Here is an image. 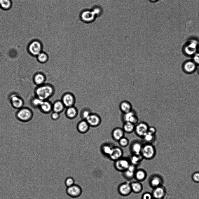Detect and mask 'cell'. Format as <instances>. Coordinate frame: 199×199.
<instances>
[{
    "label": "cell",
    "instance_id": "7",
    "mask_svg": "<svg viewBox=\"0 0 199 199\" xmlns=\"http://www.w3.org/2000/svg\"><path fill=\"white\" fill-rule=\"evenodd\" d=\"M198 67L191 59H188L183 62L181 66V69L185 74H191L197 71Z\"/></svg>",
    "mask_w": 199,
    "mask_h": 199
},
{
    "label": "cell",
    "instance_id": "8",
    "mask_svg": "<svg viewBox=\"0 0 199 199\" xmlns=\"http://www.w3.org/2000/svg\"><path fill=\"white\" fill-rule=\"evenodd\" d=\"M43 46L39 40H35L31 42L28 48L30 53L34 56H37L42 51Z\"/></svg>",
    "mask_w": 199,
    "mask_h": 199
},
{
    "label": "cell",
    "instance_id": "27",
    "mask_svg": "<svg viewBox=\"0 0 199 199\" xmlns=\"http://www.w3.org/2000/svg\"><path fill=\"white\" fill-rule=\"evenodd\" d=\"M119 108L123 114L132 111V106L131 104L127 101L121 102L119 105Z\"/></svg>",
    "mask_w": 199,
    "mask_h": 199
},
{
    "label": "cell",
    "instance_id": "33",
    "mask_svg": "<svg viewBox=\"0 0 199 199\" xmlns=\"http://www.w3.org/2000/svg\"><path fill=\"white\" fill-rule=\"evenodd\" d=\"M92 112L90 108L88 107L84 108L82 109L80 112V117L81 119L86 120Z\"/></svg>",
    "mask_w": 199,
    "mask_h": 199
},
{
    "label": "cell",
    "instance_id": "45",
    "mask_svg": "<svg viewBox=\"0 0 199 199\" xmlns=\"http://www.w3.org/2000/svg\"><path fill=\"white\" fill-rule=\"evenodd\" d=\"M60 114L58 113L53 111L50 115V118L53 121H57L60 118Z\"/></svg>",
    "mask_w": 199,
    "mask_h": 199
},
{
    "label": "cell",
    "instance_id": "20",
    "mask_svg": "<svg viewBox=\"0 0 199 199\" xmlns=\"http://www.w3.org/2000/svg\"><path fill=\"white\" fill-rule=\"evenodd\" d=\"M78 114V109L75 106L66 108L65 114L66 117L68 119H74L77 117Z\"/></svg>",
    "mask_w": 199,
    "mask_h": 199
},
{
    "label": "cell",
    "instance_id": "16",
    "mask_svg": "<svg viewBox=\"0 0 199 199\" xmlns=\"http://www.w3.org/2000/svg\"><path fill=\"white\" fill-rule=\"evenodd\" d=\"M38 109L44 114H49L53 111V103L49 100H42Z\"/></svg>",
    "mask_w": 199,
    "mask_h": 199
},
{
    "label": "cell",
    "instance_id": "49",
    "mask_svg": "<svg viewBox=\"0 0 199 199\" xmlns=\"http://www.w3.org/2000/svg\"><path fill=\"white\" fill-rule=\"evenodd\" d=\"M153 199H154V198H153Z\"/></svg>",
    "mask_w": 199,
    "mask_h": 199
},
{
    "label": "cell",
    "instance_id": "36",
    "mask_svg": "<svg viewBox=\"0 0 199 199\" xmlns=\"http://www.w3.org/2000/svg\"><path fill=\"white\" fill-rule=\"evenodd\" d=\"M155 136V135L147 132L143 137V138L146 143H151L154 139Z\"/></svg>",
    "mask_w": 199,
    "mask_h": 199
},
{
    "label": "cell",
    "instance_id": "31",
    "mask_svg": "<svg viewBox=\"0 0 199 199\" xmlns=\"http://www.w3.org/2000/svg\"><path fill=\"white\" fill-rule=\"evenodd\" d=\"M131 164L137 166L143 159L141 155L132 154L129 158Z\"/></svg>",
    "mask_w": 199,
    "mask_h": 199
},
{
    "label": "cell",
    "instance_id": "38",
    "mask_svg": "<svg viewBox=\"0 0 199 199\" xmlns=\"http://www.w3.org/2000/svg\"><path fill=\"white\" fill-rule=\"evenodd\" d=\"M118 142L119 145L123 147H126L129 143V141L128 139L124 136Z\"/></svg>",
    "mask_w": 199,
    "mask_h": 199
},
{
    "label": "cell",
    "instance_id": "9",
    "mask_svg": "<svg viewBox=\"0 0 199 199\" xmlns=\"http://www.w3.org/2000/svg\"><path fill=\"white\" fill-rule=\"evenodd\" d=\"M61 100L66 108L75 106L76 100L74 95L70 92H67L62 95Z\"/></svg>",
    "mask_w": 199,
    "mask_h": 199
},
{
    "label": "cell",
    "instance_id": "48",
    "mask_svg": "<svg viewBox=\"0 0 199 199\" xmlns=\"http://www.w3.org/2000/svg\"><path fill=\"white\" fill-rule=\"evenodd\" d=\"M149 0L151 2H154L156 1L157 0Z\"/></svg>",
    "mask_w": 199,
    "mask_h": 199
},
{
    "label": "cell",
    "instance_id": "4",
    "mask_svg": "<svg viewBox=\"0 0 199 199\" xmlns=\"http://www.w3.org/2000/svg\"><path fill=\"white\" fill-rule=\"evenodd\" d=\"M156 154L155 147L151 143H146L143 144L141 155L143 159L151 160L155 157Z\"/></svg>",
    "mask_w": 199,
    "mask_h": 199
},
{
    "label": "cell",
    "instance_id": "11",
    "mask_svg": "<svg viewBox=\"0 0 199 199\" xmlns=\"http://www.w3.org/2000/svg\"><path fill=\"white\" fill-rule=\"evenodd\" d=\"M82 192V188L79 185L74 184L67 187L66 192L68 195L72 198H77L79 197Z\"/></svg>",
    "mask_w": 199,
    "mask_h": 199
},
{
    "label": "cell",
    "instance_id": "18",
    "mask_svg": "<svg viewBox=\"0 0 199 199\" xmlns=\"http://www.w3.org/2000/svg\"><path fill=\"white\" fill-rule=\"evenodd\" d=\"M123 154L122 149L118 146L113 147L112 152L108 156L111 160L115 161L123 157Z\"/></svg>",
    "mask_w": 199,
    "mask_h": 199
},
{
    "label": "cell",
    "instance_id": "25",
    "mask_svg": "<svg viewBox=\"0 0 199 199\" xmlns=\"http://www.w3.org/2000/svg\"><path fill=\"white\" fill-rule=\"evenodd\" d=\"M46 77L45 75L42 73H38L35 74L34 77V81L35 84L38 86L44 84Z\"/></svg>",
    "mask_w": 199,
    "mask_h": 199
},
{
    "label": "cell",
    "instance_id": "22",
    "mask_svg": "<svg viewBox=\"0 0 199 199\" xmlns=\"http://www.w3.org/2000/svg\"><path fill=\"white\" fill-rule=\"evenodd\" d=\"M147 177L146 171L142 169H137L136 170L134 176L136 181L141 182L144 181Z\"/></svg>",
    "mask_w": 199,
    "mask_h": 199
},
{
    "label": "cell",
    "instance_id": "34",
    "mask_svg": "<svg viewBox=\"0 0 199 199\" xmlns=\"http://www.w3.org/2000/svg\"><path fill=\"white\" fill-rule=\"evenodd\" d=\"M37 57L38 61L41 63H46L49 59V57L47 54L42 51L37 56Z\"/></svg>",
    "mask_w": 199,
    "mask_h": 199
},
{
    "label": "cell",
    "instance_id": "32",
    "mask_svg": "<svg viewBox=\"0 0 199 199\" xmlns=\"http://www.w3.org/2000/svg\"><path fill=\"white\" fill-rule=\"evenodd\" d=\"M11 0H0V8L4 10H8L12 6Z\"/></svg>",
    "mask_w": 199,
    "mask_h": 199
},
{
    "label": "cell",
    "instance_id": "37",
    "mask_svg": "<svg viewBox=\"0 0 199 199\" xmlns=\"http://www.w3.org/2000/svg\"><path fill=\"white\" fill-rule=\"evenodd\" d=\"M42 101L39 98L36 97L32 100L31 101V105L34 108H38Z\"/></svg>",
    "mask_w": 199,
    "mask_h": 199
},
{
    "label": "cell",
    "instance_id": "46",
    "mask_svg": "<svg viewBox=\"0 0 199 199\" xmlns=\"http://www.w3.org/2000/svg\"><path fill=\"white\" fill-rule=\"evenodd\" d=\"M156 131V129L154 127L150 126L149 127L148 132L152 135H155Z\"/></svg>",
    "mask_w": 199,
    "mask_h": 199
},
{
    "label": "cell",
    "instance_id": "17",
    "mask_svg": "<svg viewBox=\"0 0 199 199\" xmlns=\"http://www.w3.org/2000/svg\"><path fill=\"white\" fill-rule=\"evenodd\" d=\"M10 102L13 108L18 110L23 107L24 105L23 100L16 95L13 94L11 96Z\"/></svg>",
    "mask_w": 199,
    "mask_h": 199
},
{
    "label": "cell",
    "instance_id": "39",
    "mask_svg": "<svg viewBox=\"0 0 199 199\" xmlns=\"http://www.w3.org/2000/svg\"><path fill=\"white\" fill-rule=\"evenodd\" d=\"M64 183L67 187H69L75 184V180L72 177H68L66 179Z\"/></svg>",
    "mask_w": 199,
    "mask_h": 199
},
{
    "label": "cell",
    "instance_id": "40",
    "mask_svg": "<svg viewBox=\"0 0 199 199\" xmlns=\"http://www.w3.org/2000/svg\"><path fill=\"white\" fill-rule=\"evenodd\" d=\"M138 121L139 119L138 117L135 113L130 117L128 122H129L135 125L138 123Z\"/></svg>",
    "mask_w": 199,
    "mask_h": 199
},
{
    "label": "cell",
    "instance_id": "44",
    "mask_svg": "<svg viewBox=\"0 0 199 199\" xmlns=\"http://www.w3.org/2000/svg\"><path fill=\"white\" fill-rule=\"evenodd\" d=\"M153 198L151 193L149 192L144 193L142 195L141 199H153Z\"/></svg>",
    "mask_w": 199,
    "mask_h": 199
},
{
    "label": "cell",
    "instance_id": "42",
    "mask_svg": "<svg viewBox=\"0 0 199 199\" xmlns=\"http://www.w3.org/2000/svg\"><path fill=\"white\" fill-rule=\"evenodd\" d=\"M135 113V112L132 110L130 112L123 114V118L124 122H128L130 117Z\"/></svg>",
    "mask_w": 199,
    "mask_h": 199
},
{
    "label": "cell",
    "instance_id": "28",
    "mask_svg": "<svg viewBox=\"0 0 199 199\" xmlns=\"http://www.w3.org/2000/svg\"><path fill=\"white\" fill-rule=\"evenodd\" d=\"M132 192L138 194L141 193L143 189V186L141 182L136 181L130 183Z\"/></svg>",
    "mask_w": 199,
    "mask_h": 199
},
{
    "label": "cell",
    "instance_id": "14",
    "mask_svg": "<svg viewBox=\"0 0 199 199\" xmlns=\"http://www.w3.org/2000/svg\"><path fill=\"white\" fill-rule=\"evenodd\" d=\"M117 191L121 195L127 196L132 192L130 183L124 182L120 184L118 186Z\"/></svg>",
    "mask_w": 199,
    "mask_h": 199
},
{
    "label": "cell",
    "instance_id": "43",
    "mask_svg": "<svg viewBox=\"0 0 199 199\" xmlns=\"http://www.w3.org/2000/svg\"><path fill=\"white\" fill-rule=\"evenodd\" d=\"M192 179L193 181L196 183H199V172H195L192 175Z\"/></svg>",
    "mask_w": 199,
    "mask_h": 199
},
{
    "label": "cell",
    "instance_id": "12",
    "mask_svg": "<svg viewBox=\"0 0 199 199\" xmlns=\"http://www.w3.org/2000/svg\"><path fill=\"white\" fill-rule=\"evenodd\" d=\"M149 127L145 122L138 123L135 125L134 132L137 136L143 138L148 132Z\"/></svg>",
    "mask_w": 199,
    "mask_h": 199
},
{
    "label": "cell",
    "instance_id": "30",
    "mask_svg": "<svg viewBox=\"0 0 199 199\" xmlns=\"http://www.w3.org/2000/svg\"><path fill=\"white\" fill-rule=\"evenodd\" d=\"M135 125L129 122H124L123 129L125 132L130 133L134 131Z\"/></svg>",
    "mask_w": 199,
    "mask_h": 199
},
{
    "label": "cell",
    "instance_id": "2",
    "mask_svg": "<svg viewBox=\"0 0 199 199\" xmlns=\"http://www.w3.org/2000/svg\"><path fill=\"white\" fill-rule=\"evenodd\" d=\"M181 50L184 55L191 58L199 51V41L195 39L191 40L183 46Z\"/></svg>",
    "mask_w": 199,
    "mask_h": 199
},
{
    "label": "cell",
    "instance_id": "15",
    "mask_svg": "<svg viewBox=\"0 0 199 199\" xmlns=\"http://www.w3.org/2000/svg\"><path fill=\"white\" fill-rule=\"evenodd\" d=\"M151 193L153 198L163 199L166 195V190L165 187L162 185L153 188Z\"/></svg>",
    "mask_w": 199,
    "mask_h": 199
},
{
    "label": "cell",
    "instance_id": "10",
    "mask_svg": "<svg viewBox=\"0 0 199 199\" xmlns=\"http://www.w3.org/2000/svg\"><path fill=\"white\" fill-rule=\"evenodd\" d=\"M164 180L160 175L154 174L149 177V183L150 186L152 188L163 185Z\"/></svg>",
    "mask_w": 199,
    "mask_h": 199
},
{
    "label": "cell",
    "instance_id": "6",
    "mask_svg": "<svg viewBox=\"0 0 199 199\" xmlns=\"http://www.w3.org/2000/svg\"><path fill=\"white\" fill-rule=\"evenodd\" d=\"M81 20L86 23H90L94 22L97 17L91 9H85L82 11L80 15Z\"/></svg>",
    "mask_w": 199,
    "mask_h": 199
},
{
    "label": "cell",
    "instance_id": "35",
    "mask_svg": "<svg viewBox=\"0 0 199 199\" xmlns=\"http://www.w3.org/2000/svg\"><path fill=\"white\" fill-rule=\"evenodd\" d=\"M91 10L93 12L97 17V18L100 16L102 13V9L99 5L94 6Z\"/></svg>",
    "mask_w": 199,
    "mask_h": 199
},
{
    "label": "cell",
    "instance_id": "13",
    "mask_svg": "<svg viewBox=\"0 0 199 199\" xmlns=\"http://www.w3.org/2000/svg\"><path fill=\"white\" fill-rule=\"evenodd\" d=\"M90 127H96L99 126L102 122L100 116L97 114L91 113L86 119Z\"/></svg>",
    "mask_w": 199,
    "mask_h": 199
},
{
    "label": "cell",
    "instance_id": "29",
    "mask_svg": "<svg viewBox=\"0 0 199 199\" xmlns=\"http://www.w3.org/2000/svg\"><path fill=\"white\" fill-rule=\"evenodd\" d=\"M113 147L109 144L104 143L101 146L100 150L103 154L108 157L112 152Z\"/></svg>",
    "mask_w": 199,
    "mask_h": 199
},
{
    "label": "cell",
    "instance_id": "41",
    "mask_svg": "<svg viewBox=\"0 0 199 199\" xmlns=\"http://www.w3.org/2000/svg\"><path fill=\"white\" fill-rule=\"evenodd\" d=\"M191 58L197 65L199 66V51L195 53Z\"/></svg>",
    "mask_w": 199,
    "mask_h": 199
},
{
    "label": "cell",
    "instance_id": "1",
    "mask_svg": "<svg viewBox=\"0 0 199 199\" xmlns=\"http://www.w3.org/2000/svg\"><path fill=\"white\" fill-rule=\"evenodd\" d=\"M35 92L36 97L42 100H48L54 95L55 89L52 84L45 83L38 86Z\"/></svg>",
    "mask_w": 199,
    "mask_h": 199
},
{
    "label": "cell",
    "instance_id": "47",
    "mask_svg": "<svg viewBox=\"0 0 199 199\" xmlns=\"http://www.w3.org/2000/svg\"><path fill=\"white\" fill-rule=\"evenodd\" d=\"M197 73L199 76V66L198 67V68L197 69Z\"/></svg>",
    "mask_w": 199,
    "mask_h": 199
},
{
    "label": "cell",
    "instance_id": "21",
    "mask_svg": "<svg viewBox=\"0 0 199 199\" xmlns=\"http://www.w3.org/2000/svg\"><path fill=\"white\" fill-rule=\"evenodd\" d=\"M137 166L131 164L127 169L122 172L123 177L129 180L134 178L135 173L137 169Z\"/></svg>",
    "mask_w": 199,
    "mask_h": 199
},
{
    "label": "cell",
    "instance_id": "19",
    "mask_svg": "<svg viewBox=\"0 0 199 199\" xmlns=\"http://www.w3.org/2000/svg\"><path fill=\"white\" fill-rule=\"evenodd\" d=\"M90 127L86 120L82 119L77 124L76 129L79 132L85 134L88 131Z\"/></svg>",
    "mask_w": 199,
    "mask_h": 199
},
{
    "label": "cell",
    "instance_id": "3",
    "mask_svg": "<svg viewBox=\"0 0 199 199\" xmlns=\"http://www.w3.org/2000/svg\"><path fill=\"white\" fill-rule=\"evenodd\" d=\"M33 113L32 110L29 107H23L18 109L15 114L17 118L22 122H27L32 118Z\"/></svg>",
    "mask_w": 199,
    "mask_h": 199
},
{
    "label": "cell",
    "instance_id": "23",
    "mask_svg": "<svg viewBox=\"0 0 199 199\" xmlns=\"http://www.w3.org/2000/svg\"><path fill=\"white\" fill-rule=\"evenodd\" d=\"M125 133L123 128L117 127L112 130L111 136L114 140L118 142L124 136Z\"/></svg>",
    "mask_w": 199,
    "mask_h": 199
},
{
    "label": "cell",
    "instance_id": "5",
    "mask_svg": "<svg viewBox=\"0 0 199 199\" xmlns=\"http://www.w3.org/2000/svg\"><path fill=\"white\" fill-rule=\"evenodd\" d=\"M131 164L129 158L123 157L114 161V166L117 171L122 173L127 169Z\"/></svg>",
    "mask_w": 199,
    "mask_h": 199
},
{
    "label": "cell",
    "instance_id": "26",
    "mask_svg": "<svg viewBox=\"0 0 199 199\" xmlns=\"http://www.w3.org/2000/svg\"><path fill=\"white\" fill-rule=\"evenodd\" d=\"M66 108L64 105L60 100H57L53 103V111L62 113Z\"/></svg>",
    "mask_w": 199,
    "mask_h": 199
},
{
    "label": "cell",
    "instance_id": "24",
    "mask_svg": "<svg viewBox=\"0 0 199 199\" xmlns=\"http://www.w3.org/2000/svg\"><path fill=\"white\" fill-rule=\"evenodd\" d=\"M143 144L138 141H135L132 143L130 149L132 154L141 155V153Z\"/></svg>",
    "mask_w": 199,
    "mask_h": 199
}]
</instances>
